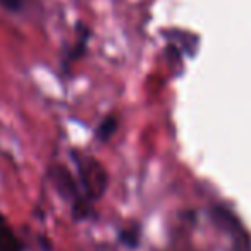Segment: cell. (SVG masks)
I'll list each match as a JSON object with an SVG mask.
<instances>
[{
  "instance_id": "cell-1",
  "label": "cell",
  "mask_w": 251,
  "mask_h": 251,
  "mask_svg": "<svg viewBox=\"0 0 251 251\" xmlns=\"http://www.w3.org/2000/svg\"><path fill=\"white\" fill-rule=\"evenodd\" d=\"M0 251H23L21 241L12 230L11 224L0 213Z\"/></svg>"
},
{
  "instance_id": "cell-2",
  "label": "cell",
  "mask_w": 251,
  "mask_h": 251,
  "mask_svg": "<svg viewBox=\"0 0 251 251\" xmlns=\"http://www.w3.org/2000/svg\"><path fill=\"white\" fill-rule=\"evenodd\" d=\"M115 119L112 117V119H107V121L101 124V127H100V138H108V136H112V133H114V129H115Z\"/></svg>"
},
{
  "instance_id": "cell-3",
  "label": "cell",
  "mask_w": 251,
  "mask_h": 251,
  "mask_svg": "<svg viewBox=\"0 0 251 251\" xmlns=\"http://www.w3.org/2000/svg\"><path fill=\"white\" fill-rule=\"evenodd\" d=\"M0 5L11 12H18L23 7V0H0Z\"/></svg>"
}]
</instances>
